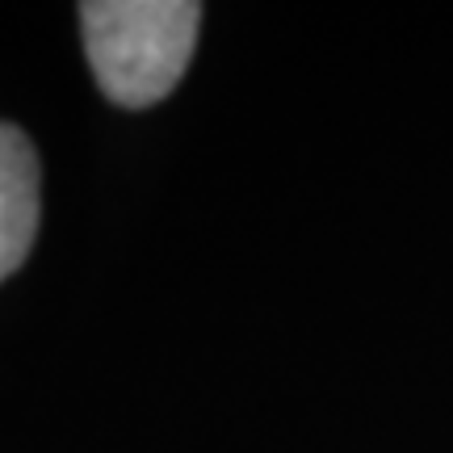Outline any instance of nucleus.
<instances>
[{
	"mask_svg": "<svg viewBox=\"0 0 453 453\" xmlns=\"http://www.w3.org/2000/svg\"><path fill=\"white\" fill-rule=\"evenodd\" d=\"M76 13L97 88L122 110L168 97L202 30V4L194 0H84Z\"/></svg>",
	"mask_w": 453,
	"mask_h": 453,
	"instance_id": "f257e3e1",
	"label": "nucleus"
},
{
	"mask_svg": "<svg viewBox=\"0 0 453 453\" xmlns=\"http://www.w3.org/2000/svg\"><path fill=\"white\" fill-rule=\"evenodd\" d=\"M38 180L42 168L30 134L13 122H0V281H9L26 265L38 240V214H42Z\"/></svg>",
	"mask_w": 453,
	"mask_h": 453,
	"instance_id": "f03ea898",
	"label": "nucleus"
}]
</instances>
